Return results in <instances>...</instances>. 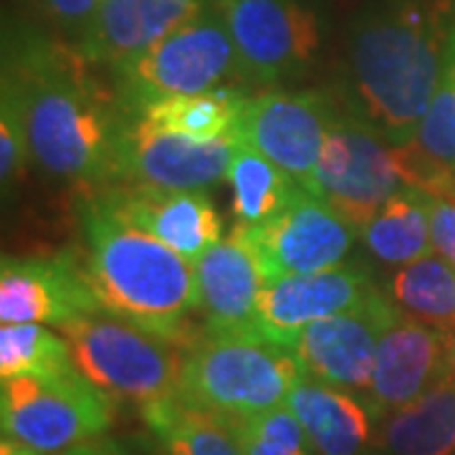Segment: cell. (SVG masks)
<instances>
[{
    "mask_svg": "<svg viewBox=\"0 0 455 455\" xmlns=\"http://www.w3.org/2000/svg\"><path fill=\"white\" fill-rule=\"evenodd\" d=\"M304 374L289 347L203 331L182 352L178 395L223 420H241L286 405Z\"/></svg>",
    "mask_w": 455,
    "mask_h": 455,
    "instance_id": "cell-4",
    "label": "cell"
},
{
    "mask_svg": "<svg viewBox=\"0 0 455 455\" xmlns=\"http://www.w3.org/2000/svg\"><path fill=\"white\" fill-rule=\"evenodd\" d=\"M403 185L395 145L359 114L344 109L326 130L319 163L304 190L359 235Z\"/></svg>",
    "mask_w": 455,
    "mask_h": 455,
    "instance_id": "cell-8",
    "label": "cell"
},
{
    "mask_svg": "<svg viewBox=\"0 0 455 455\" xmlns=\"http://www.w3.org/2000/svg\"><path fill=\"white\" fill-rule=\"evenodd\" d=\"M0 455H44L41 451H36L31 445L20 443V440L11 438V435H3L0 440Z\"/></svg>",
    "mask_w": 455,
    "mask_h": 455,
    "instance_id": "cell-35",
    "label": "cell"
},
{
    "mask_svg": "<svg viewBox=\"0 0 455 455\" xmlns=\"http://www.w3.org/2000/svg\"><path fill=\"white\" fill-rule=\"evenodd\" d=\"M440 82L448 84L455 89V28L448 38V46H445V56H443V74H440Z\"/></svg>",
    "mask_w": 455,
    "mask_h": 455,
    "instance_id": "cell-34",
    "label": "cell"
},
{
    "mask_svg": "<svg viewBox=\"0 0 455 455\" xmlns=\"http://www.w3.org/2000/svg\"><path fill=\"white\" fill-rule=\"evenodd\" d=\"M359 238L374 259L397 268L430 256L435 251L430 235V196L420 188L403 185L362 228Z\"/></svg>",
    "mask_w": 455,
    "mask_h": 455,
    "instance_id": "cell-22",
    "label": "cell"
},
{
    "mask_svg": "<svg viewBox=\"0 0 455 455\" xmlns=\"http://www.w3.org/2000/svg\"><path fill=\"white\" fill-rule=\"evenodd\" d=\"M215 3L218 0H101L97 16L74 46L92 66L114 71Z\"/></svg>",
    "mask_w": 455,
    "mask_h": 455,
    "instance_id": "cell-18",
    "label": "cell"
},
{
    "mask_svg": "<svg viewBox=\"0 0 455 455\" xmlns=\"http://www.w3.org/2000/svg\"><path fill=\"white\" fill-rule=\"evenodd\" d=\"M243 455H316L289 405L228 420Z\"/></svg>",
    "mask_w": 455,
    "mask_h": 455,
    "instance_id": "cell-28",
    "label": "cell"
},
{
    "mask_svg": "<svg viewBox=\"0 0 455 455\" xmlns=\"http://www.w3.org/2000/svg\"><path fill=\"white\" fill-rule=\"evenodd\" d=\"M385 293L397 309L435 326L455 331V266L443 256H425L400 266L385 283Z\"/></svg>",
    "mask_w": 455,
    "mask_h": 455,
    "instance_id": "cell-26",
    "label": "cell"
},
{
    "mask_svg": "<svg viewBox=\"0 0 455 455\" xmlns=\"http://www.w3.org/2000/svg\"><path fill=\"white\" fill-rule=\"evenodd\" d=\"M412 145L433 163L455 170V89L438 84Z\"/></svg>",
    "mask_w": 455,
    "mask_h": 455,
    "instance_id": "cell-30",
    "label": "cell"
},
{
    "mask_svg": "<svg viewBox=\"0 0 455 455\" xmlns=\"http://www.w3.org/2000/svg\"><path fill=\"white\" fill-rule=\"evenodd\" d=\"M104 309L86 263L74 253L56 256H5L0 263V319L3 324L68 322Z\"/></svg>",
    "mask_w": 455,
    "mask_h": 455,
    "instance_id": "cell-13",
    "label": "cell"
},
{
    "mask_svg": "<svg viewBox=\"0 0 455 455\" xmlns=\"http://www.w3.org/2000/svg\"><path fill=\"white\" fill-rule=\"evenodd\" d=\"M397 307L385 291H377L357 309L316 319L293 344L304 372L331 387L367 397L372 385L377 344Z\"/></svg>",
    "mask_w": 455,
    "mask_h": 455,
    "instance_id": "cell-12",
    "label": "cell"
},
{
    "mask_svg": "<svg viewBox=\"0 0 455 455\" xmlns=\"http://www.w3.org/2000/svg\"><path fill=\"white\" fill-rule=\"evenodd\" d=\"M245 84L271 86L301 74L322 46L319 18L304 0H218Z\"/></svg>",
    "mask_w": 455,
    "mask_h": 455,
    "instance_id": "cell-9",
    "label": "cell"
},
{
    "mask_svg": "<svg viewBox=\"0 0 455 455\" xmlns=\"http://www.w3.org/2000/svg\"><path fill=\"white\" fill-rule=\"evenodd\" d=\"M430 235L438 256L455 266V203L430 196Z\"/></svg>",
    "mask_w": 455,
    "mask_h": 455,
    "instance_id": "cell-32",
    "label": "cell"
},
{
    "mask_svg": "<svg viewBox=\"0 0 455 455\" xmlns=\"http://www.w3.org/2000/svg\"><path fill=\"white\" fill-rule=\"evenodd\" d=\"M76 370L71 344L44 324H3L0 329V379L49 377Z\"/></svg>",
    "mask_w": 455,
    "mask_h": 455,
    "instance_id": "cell-27",
    "label": "cell"
},
{
    "mask_svg": "<svg viewBox=\"0 0 455 455\" xmlns=\"http://www.w3.org/2000/svg\"><path fill=\"white\" fill-rule=\"evenodd\" d=\"M243 89H215L203 94H180L160 99L140 114L152 127L190 137L196 142H215L235 137L238 119L245 107Z\"/></svg>",
    "mask_w": 455,
    "mask_h": 455,
    "instance_id": "cell-25",
    "label": "cell"
},
{
    "mask_svg": "<svg viewBox=\"0 0 455 455\" xmlns=\"http://www.w3.org/2000/svg\"><path fill=\"white\" fill-rule=\"evenodd\" d=\"M235 137L196 142L190 137L157 130L142 116H132L114 185L157 190H208L228 180Z\"/></svg>",
    "mask_w": 455,
    "mask_h": 455,
    "instance_id": "cell-15",
    "label": "cell"
},
{
    "mask_svg": "<svg viewBox=\"0 0 455 455\" xmlns=\"http://www.w3.org/2000/svg\"><path fill=\"white\" fill-rule=\"evenodd\" d=\"M31 163L33 149L23 104L16 92L8 84H3V94H0V180H3L5 196L26 178Z\"/></svg>",
    "mask_w": 455,
    "mask_h": 455,
    "instance_id": "cell-29",
    "label": "cell"
},
{
    "mask_svg": "<svg viewBox=\"0 0 455 455\" xmlns=\"http://www.w3.org/2000/svg\"><path fill=\"white\" fill-rule=\"evenodd\" d=\"M79 220L101 307L185 349L200 309L196 263L127 220L99 190L82 203Z\"/></svg>",
    "mask_w": 455,
    "mask_h": 455,
    "instance_id": "cell-3",
    "label": "cell"
},
{
    "mask_svg": "<svg viewBox=\"0 0 455 455\" xmlns=\"http://www.w3.org/2000/svg\"><path fill=\"white\" fill-rule=\"evenodd\" d=\"M84 377L112 400L149 405L180 390L182 347L149 334L112 311L99 309L59 329Z\"/></svg>",
    "mask_w": 455,
    "mask_h": 455,
    "instance_id": "cell-6",
    "label": "cell"
},
{
    "mask_svg": "<svg viewBox=\"0 0 455 455\" xmlns=\"http://www.w3.org/2000/svg\"><path fill=\"white\" fill-rule=\"evenodd\" d=\"M140 410L164 455H243L228 420L190 405L180 395Z\"/></svg>",
    "mask_w": 455,
    "mask_h": 455,
    "instance_id": "cell-23",
    "label": "cell"
},
{
    "mask_svg": "<svg viewBox=\"0 0 455 455\" xmlns=\"http://www.w3.org/2000/svg\"><path fill=\"white\" fill-rule=\"evenodd\" d=\"M99 193L116 211L182 259L196 263L223 241V220L205 190H157L137 185H107Z\"/></svg>",
    "mask_w": 455,
    "mask_h": 455,
    "instance_id": "cell-17",
    "label": "cell"
},
{
    "mask_svg": "<svg viewBox=\"0 0 455 455\" xmlns=\"http://www.w3.org/2000/svg\"><path fill=\"white\" fill-rule=\"evenodd\" d=\"M228 182L233 188V212L238 226H260L286 211L304 193L289 172L238 140L228 164Z\"/></svg>",
    "mask_w": 455,
    "mask_h": 455,
    "instance_id": "cell-24",
    "label": "cell"
},
{
    "mask_svg": "<svg viewBox=\"0 0 455 455\" xmlns=\"http://www.w3.org/2000/svg\"><path fill=\"white\" fill-rule=\"evenodd\" d=\"M448 377V337L403 311H395L377 344L367 403L382 420Z\"/></svg>",
    "mask_w": 455,
    "mask_h": 455,
    "instance_id": "cell-16",
    "label": "cell"
},
{
    "mask_svg": "<svg viewBox=\"0 0 455 455\" xmlns=\"http://www.w3.org/2000/svg\"><path fill=\"white\" fill-rule=\"evenodd\" d=\"M203 331L251 337L263 276L259 263L235 235L223 238L196 260Z\"/></svg>",
    "mask_w": 455,
    "mask_h": 455,
    "instance_id": "cell-19",
    "label": "cell"
},
{
    "mask_svg": "<svg viewBox=\"0 0 455 455\" xmlns=\"http://www.w3.org/2000/svg\"><path fill=\"white\" fill-rule=\"evenodd\" d=\"M382 455H455V379L445 377L382 418Z\"/></svg>",
    "mask_w": 455,
    "mask_h": 455,
    "instance_id": "cell-21",
    "label": "cell"
},
{
    "mask_svg": "<svg viewBox=\"0 0 455 455\" xmlns=\"http://www.w3.org/2000/svg\"><path fill=\"white\" fill-rule=\"evenodd\" d=\"M233 235L251 251L263 281L334 268L347 259L357 233L307 190L286 211L260 226H235Z\"/></svg>",
    "mask_w": 455,
    "mask_h": 455,
    "instance_id": "cell-10",
    "label": "cell"
},
{
    "mask_svg": "<svg viewBox=\"0 0 455 455\" xmlns=\"http://www.w3.org/2000/svg\"><path fill=\"white\" fill-rule=\"evenodd\" d=\"M114 92L130 114L160 99L241 89L245 84L235 44L218 5L167 33L145 53L112 71Z\"/></svg>",
    "mask_w": 455,
    "mask_h": 455,
    "instance_id": "cell-5",
    "label": "cell"
},
{
    "mask_svg": "<svg viewBox=\"0 0 455 455\" xmlns=\"http://www.w3.org/2000/svg\"><path fill=\"white\" fill-rule=\"evenodd\" d=\"M286 405L316 455H372L374 423L379 418L367 397L304 374Z\"/></svg>",
    "mask_w": 455,
    "mask_h": 455,
    "instance_id": "cell-20",
    "label": "cell"
},
{
    "mask_svg": "<svg viewBox=\"0 0 455 455\" xmlns=\"http://www.w3.org/2000/svg\"><path fill=\"white\" fill-rule=\"evenodd\" d=\"M71 41L38 28L5 31L3 84L20 99L33 163L92 190L116 182L132 116Z\"/></svg>",
    "mask_w": 455,
    "mask_h": 455,
    "instance_id": "cell-1",
    "label": "cell"
},
{
    "mask_svg": "<svg viewBox=\"0 0 455 455\" xmlns=\"http://www.w3.org/2000/svg\"><path fill=\"white\" fill-rule=\"evenodd\" d=\"M112 418V397L84 377L79 367L49 377L20 374L0 379L3 435L44 455H61L101 438Z\"/></svg>",
    "mask_w": 455,
    "mask_h": 455,
    "instance_id": "cell-7",
    "label": "cell"
},
{
    "mask_svg": "<svg viewBox=\"0 0 455 455\" xmlns=\"http://www.w3.org/2000/svg\"><path fill=\"white\" fill-rule=\"evenodd\" d=\"M377 291L370 271L355 263L266 281L251 337L293 349L304 326L331 314L357 309Z\"/></svg>",
    "mask_w": 455,
    "mask_h": 455,
    "instance_id": "cell-14",
    "label": "cell"
},
{
    "mask_svg": "<svg viewBox=\"0 0 455 455\" xmlns=\"http://www.w3.org/2000/svg\"><path fill=\"white\" fill-rule=\"evenodd\" d=\"M448 337V377L455 379V331L445 334Z\"/></svg>",
    "mask_w": 455,
    "mask_h": 455,
    "instance_id": "cell-36",
    "label": "cell"
},
{
    "mask_svg": "<svg viewBox=\"0 0 455 455\" xmlns=\"http://www.w3.org/2000/svg\"><path fill=\"white\" fill-rule=\"evenodd\" d=\"M31 3L46 18V23L56 28V36L74 44L82 38L101 5V0H31Z\"/></svg>",
    "mask_w": 455,
    "mask_h": 455,
    "instance_id": "cell-31",
    "label": "cell"
},
{
    "mask_svg": "<svg viewBox=\"0 0 455 455\" xmlns=\"http://www.w3.org/2000/svg\"><path fill=\"white\" fill-rule=\"evenodd\" d=\"M61 455H130L116 440L109 438H97V440H89V443H82V445H76V448H71V451H66Z\"/></svg>",
    "mask_w": 455,
    "mask_h": 455,
    "instance_id": "cell-33",
    "label": "cell"
},
{
    "mask_svg": "<svg viewBox=\"0 0 455 455\" xmlns=\"http://www.w3.org/2000/svg\"><path fill=\"white\" fill-rule=\"evenodd\" d=\"M455 0H370L347 38L349 109L390 145H410L443 74Z\"/></svg>",
    "mask_w": 455,
    "mask_h": 455,
    "instance_id": "cell-2",
    "label": "cell"
},
{
    "mask_svg": "<svg viewBox=\"0 0 455 455\" xmlns=\"http://www.w3.org/2000/svg\"><path fill=\"white\" fill-rule=\"evenodd\" d=\"M337 112L326 92H263L245 99L235 140L276 163L304 188Z\"/></svg>",
    "mask_w": 455,
    "mask_h": 455,
    "instance_id": "cell-11",
    "label": "cell"
}]
</instances>
